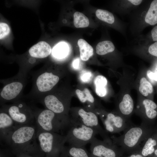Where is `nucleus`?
I'll list each match as a JSON object with an SVG mask.
<instances>
[{
	"mask_svg": "<svg viewBox=\"0 0 157 157\" xmlns=\"http://www.w3.org/2000/svg\"><path fill=\"white\" fill-rule=\"evenodd\" d=\"M97 157H103V156H97Z\"/></svg>",
	"mask_w": 157,
	"mask_h": 157,
	"instance_id": "4c0bfd02",
	"label": "nucleus"
},
{
	"mask_svg": "<svg viewBox=\"0 0 157 157\" xmlns=\"http://www.w3.org/2000/svg\"><path fill=\"white\" fill-rule=\"evenodd\" d=\"M115 47L110 41L106 40L99 42L96 47L97 53L101 55H105L113 51Z\"/></svg>",
	"mask_w": 157,
	"mask_h": 157,
	"instance_id": "412c9836",
	"label": "nucleus"
},
{
	"mask_svg": "<svg viewBox=\"0 0 157 157\" xmlns=\"http://www.w3.org/2000/svg\"><path fill=\"white\" fill-rule=\"evenodd\" d=\"M93 154L104 157H117V146L111 140H101L95 137L90 143Z\"/></svg>",
	"mask_w": 157,
	"mask_h": 157,
	"instance_id": "f8f14e48",
	"label": "nucleus"
},
{
	"mask_svg": "<svg viewBox=\"0 0 157 157\" xmlns=\"http://www.w3.org/2000/svg\"><path fill=\"white\" fill-rule=\"evenodd\" d=\"M76 93L78 98L81 102L84 103L87 101L91 103L94 102V98L88 88H84L83 91L77 89L76 91Z\"/></svg>",
	"mask_w": 157,
	"mask_h": 157,
	"instance_id": "a878e982",
	"label": "nucleus"
},
{
	"mask_svg": "<svg viewBox=\"0 0 157 157\" xmlns=\"http://www.w3.org/2000/svg\"><path fill=\"white\" fill-rule=\"evenodd\" d=\"M118 108L120 115L128 120L129 117L132 113L134 108L133 102L129 94L124 95L122 100L119 104Z\"/></svg>",
	"mask_w": 157,
	"mask_h": 157,
	"instance_id": "f3484780",
	"label": "nucleus"
},
{
	"mask_svg": "<svg viewBox=\"0 0 157 157\" xmlns=\"http://www.w3.org/2000/svg\"><path fill=\"white\" fill-rule=\"evenodd\" d=\"M147 75L150 79L157 81V72H153L148 70L147 72Z\"/></svg>",
	"mask_w": 157,
	"mask_h": 157,
	"instance_id": "7c9ffc66",
	"label": "nucleus"
},
{
	"mask_svg": "<svg viewBox=\"0 0 157 157\" xmlns=\"http://www.w3.org/2000/svg\"><path fill=\"white\" fill-rule=\"evenodd\" d=\"M18 157H34L29 155H22L19 156Z\"/></svg>",
	"mask_w": 157,
	"mask_h": 157,
	"instance_id": "c9c22d12",
	"label": "nucleus"
},
{
	"mask_svg": "<svg viewBox=\"0 0 157 157\" xmlns=\"http://www.w3.org/2000/svg\"><path fill=\"white\" fill-rule=\"evenodd\" d=\"M37 129L32 125H16L5 142L19 156L42 153L36 137Z\"/></svg>",
	"mask_w": 157,
	"mask_h": 157,
	"instance_id": "f257e3e1",
	"label": "nucleus"
},
{
	"mask_svg": "<svg viewBox=\"0 0 157 157\" xmlns=\"http://www.w3.org/2000/svg\"><path fill=\"white\" fill-rule=\"evenodd\" d=\"M95 13L97 17L102 21L109 24H112L114 22L113 15L107 10L98 9L96 11Z\"/></svg>",
	"mask_w": 157,
	"mask_h": 157,
	"instance_id": "b1692460",
	"label": "nucleus"
},
{
	"mask_svg": "<svg viewBox=\"0 0 157 157\" xmlns=\"http://www.w3.org/2000/svg\"><path fill=\"white\" fill-rule=\"evenodd\" d=\"M77 44L79 49L80 57L83 61H87L93 54L92 47L85 40L82 39H79Z\"/></svg>",
	"mask_w": 157,
	"mask_h": 157,
	"instance_id": "a211bd4d",
	"label": "nucleus"
},
{
	"mask_svg": "<svg viewBox=\"0 0 157 157\" xmlns=\"http://www.w3.org/2000/svg\"><path fill=\"white\" fill-rule=\"evenodd\" d=\"M157 148V129L148 136L142 144L141 155L144 157L152 155Z\"/></svg>",
	"mask_w": 157,
	"mask_h": 157,
	"instance_id": "dca6fc26",
	"label": "nucleus"
},
{
	"mask_svg": "<svg viewBox=\"0 0 157 157\" xmlns=\"http://www.w3.org/2000/svg\"><path fill=\"white\" fill-rule=\"evenodd\" d=\"M129 1L132 4L135 5H138L142 2V0H129Z\"/></svg>",
	"mask_w": 157,
	"mask_h": 157,
	"instance_id": "72a5a7b5",
	"label": "nucleus"
},
{
	"mask_svg": "<svg viewBox=\"0 0 157 157\" xmlns=\"http://www.w3.org/2000/svg\"><path fill=\"white\" fill-rule=\"evenodd\" d=\"M69 52L67 44L65 42H60L57 44L53 49V56L58 59H62L67 56Z\"/></svg>",
	"mask_w": 157,
	"mask_h": 157,
	"instance_id": "aec40b11",
	"label": "nucleus"
},
{
	"mask_svg": "<svg viewBox=\"0 0 157 157\" xmlns=\"http://www.w3.org/2000/svg\"><path fill=\"white\" fill-rule=\"evenodd\" d=\"M156 69H157V68H156Z\"/></svg>",
	"mask_w": 157,
	"mask_h": 157,
	"instance_id": "58836bf2",
	"label": "nucleus"
},
{
	"mask_svg": "<svg viewBox=\"0 0 157 157\" xmlns=\"http://www.w3.org/2000/svg\"><path fill=\"white\" fill-rule=\"evenodd\" d=\"M71 124L65 135L66 142L77 147L90 143L98 133L94 129L71 118Z\"/></svg>",
	"mask_w": 157,
	"mask_h": 157,
	"instance_id": "423d86ee",
	"label": "nucleus"
},
{
	"mask_svg": "<svg viewBox=\"0 0 157 157\" xmlns=\"http://www.w3.org/2000/svg\"><path fill=\"white\" fill-rule=\"evenodd\" d=\"M17 125L2 107L0 110V139L5 142L15 126Z\"/></svg>",
	"mask_w": 157,
	"mask_h": 157,
	"instance_id": "4468645a",
	"label": "nucleus"
},
{
	"mask_svg": "<svg viewBox=\"0 0 157 157\" xmlns=\"http://www.w3.org/2000/svg\"><path fill=\"white\" fill-rule=\"evenodd\" d=\"M72 65L73 68L76 69H79L80 66V61L79 58H76L74 59L72 63Z\"/></svg>",
	"mask_w": 157,
	"mask_h": 157,
	"instance_id": "473e14b6",
	"label": "nucleus"
},
{
	"mask_svg": "<svg viewBox=\"0 0 157 157\" xmlns=\"http://www.w3.org/2000/svg\"><path fill=\"white\" fill-rule=\"evenodd\" d=\"M59 80V76L46 69L37 71L33 76L32 87L28 97L37 100L50 92Z\"/></svg>",
	"mask_w": 157,
	"mask_h": 157,
	"instance_id": "20e7f679",
	"label": "nucleus"
},
{
	"mask_svg": "<svg viewBox=\"0 0 157 157\" xmlns=\"http://www.w3.org/2000/svg\"><path fill=\"white\" fill-rule=\"evenodd\" d=\"M101 116V119L106 131L112 133L124 131L131 124L120 115L107 113Z\"/></svg>",
	"mask_w": 157,
	"mask_h": 157,
	"instance_id": "9d476101",
	"label": "nucleus"
},
{
	"mask_svg": "<svg viewBox=\"0 0 157 157\" xmlns=\"http://www.w3.org/2000/svg\"><path fill=\"white\" fill-rule=\"evenodd\" d=\"M63 148L74 157H89L88 154L83 147H77L70 145L68 147H64Z\"/></svg>",
	"mask_w": 157,
	"mask_h": 157,
	"instance_id": "5701e85b",
	"label": "nucleus"
},
{
	"mask_svg": "<svg viewBox=\"0 0 157 157\" xmlns=\"http://www.w3.org/2000/svg\"><path fill=\"white\" fill-rule=\"evenodd\" d=\"M139 91L142 95L145 97L153 92L152 85L145 77H142L140 80Z\"/></svg>",
	"mask_w": 157,
	"mask_h": 157,
	"instance_id": "393cba45",
	"label": "nucleus"
},
{
	"mask_svg": "<svg viewBox=\"0 0 157 157\" xmlns=\"http://www.w3.org/2000/svg\"><path fill=\"white\" fill-rule=\"evenodd\" d=\"M148 51L151 54L157 57V42L149 46Z\"/></svg>",
	"mask_w": 157,
	"mask_h": 157,
	"instance_id": "c756f323",
	"label": "nucleus"
},
{
	"mask_svg": "<svg viewBox=\"0 0 157 157\" xmlns=\"http://www.w3.org/2000/svg\"><path fill=\"white\" fill-rule=\"evenodd\" d=\"M52 51L50 45L45 42L40 41L31 47L29 50V55L32 57L41 59L48 57Z\"/></svg>",
	"mask_w": 157,
	"mask_h": 157,
	"instance_id": "2eb2a0df",
	"label": "nucleus"
},
{
	"mask_svg": "<svg viewBox=\"0 0 157 157\" xmlns=\"http://www.w3.org/2000/svg\"><path fill=\"white\" fill-rule=\"evenodd\" d=\"M71 119L94 129L102 138L103 140H111L108 135V132L100 125L97 116L94 113L86 111L83 109L80 108L78 110L77 114L74 115L73 118Z\"/></svg>",
	"mask_w": 157,
	"mask_h": 157,
	"instance_id": "1a4fd4ad",
	"label": "nucleus"
},
{
	"mask_svg": "<svg viewBox=\"0 0 157 157\" xmlns=\"http://www.w3.org/2000/svg\"><path fill=\"white\" fill-rule=\"evenodd\" d=\"M141 106L142 108L138 106L137 108L142 109L139 113L142 119V122L153 125L157 116V104L151 100L145 99L142 101Z\"/></svg>",
	"mask_w": 157,
	"mask_h": 157,
	"instance_id": "ddd939ff",
	"label": "nucleus"
},
{
	"mask_svg": "<svg viewBox=\"0 0 157 157\" xmlns=\"http://www.w3.org/2000/svg\"><path fill=\"white\" fill-rule=\"evenodd\" d=\"M156 129L153 125L142 122L139 126L131 124L122 135L117 137L112 136L111 139L115 144L123 149L133 150L139 147L140 144Z\"/></svg>",
	"mask_w": 157,
	"mask_h": 157,
	"instance_id": "f03ea898",
	"label": "nucleus"
},
{
	"mask_svg": "<svg viewBox=\"0 0 157 157\" xmlns=\"http://www.w3.org/2000/svg\"><path fill=\"white\" fill-rule=\"evenodd\" d=\"M17 125H31L35 120L33 109L20 99L2 106Z\"/></svg>",
	"mask_w": 157,
	"mask_h": 157,
	"instance_id": "6e6552de",
	"label": "nucleus"
},
{
	"mask_svg": "<svg viewBox=\"0 0 157 157\" xmlns=\"http://www.w3.org/2000/svg\"><path fill=\"white\" fill-rule=\"evenodd\" d=\"M33 111L37 129L58 133L68 129L71 124L69 117L60 115L46 108Z\"/></svg>",
	"mask_w": 157,
	"mask_h": 157,
	"instance_id": "7ed1b4c3",
	"label": "nucleus"
},
{
	"mask_svg": "<svg viewBox=\"0 0 157 157\" xmlns=\"http://www.w3.org/2000/svg\"><path fill=\"white\" fill-rule=\"evenodd\" d=\"M3 86L0 90V103L13 102L19 100L26 84V74L19 72L13 77L1 81Z\"/></svg>",
	"mask_w": 157,
	"mask_h": 157,
	"instance_id": "39448f33",
	"label": "nucleus"
},
{
	"mask_svg": "<svg viewBox=\"0 0 157 157\" xmlns=\"http://www.w3.org/2000/svg\"><path fill=\"white\" fill-rule=\"evenodd\" d=\"M153 154L156 157H157V148L155 149Z\"/></svg>",
	"mask_w": 157,
	"mask_h": 157,
	"instance_id": "e433bc0d",
	"label": "nucleus"
},
{
	"mask_svg": "<svg viewBox=\"0 0 157 157\" xmlns=\"http://www.w3.org/2000/svg\"><path fill=\"white\" fill-rule=\"evenodd\" d=\"M145 21L151 25L157 23V0H154L151 3L150 7L146 14Z\"/></svg>",
	"mask_w": 157,
	"mask_h": 157,
	"instance_id": "6ab92c4d",
	"label": "nucleus"
},
{
	"mask_svg": "<svg viewBox=\"0 0 157 157\" xmlns=\"http://www.w3.org/2000/svg\"><path fill=\"white\" fill-rule=\"evenodd\" d=\"M92 77V74L90 72L85 71L81 74L80 78L83 82L88 83L90 81Z\"/></svg>",
	"mask_w": 157,
	"mask_h": 157,
	"instance_id": "c85d7f7f",
	"label": "nucleus"
},
{
	"mask_svg": "<svg viewBox=\"0 0 157 157\" xmlns=\"http://www.w3.org/2000/svg\"><path fill=\"white\" fill-rule=\"evenodd\" d=\"M127 157H143V156L139 154H132L129 156Z\"/></svg>",
	"mask_w": 157,
	"mask_h": 157,
	"instance_id": "f704fd0d",
	"label": "nucleus"
},
{
	"mask_svg": "<svg viewBox=\"0 0 157 157\" xmlns=\"http://www.w3.org/2000/svg\"><path fill=\"white\" fill-rule=\"evenodd\" d=\"M94 84L95 88H105L107 83L106 78L102 75H98L94 79Z\"/></svg>",
	"mask_w": 157,
	"mask_h": 157,
	"instance_id": "bb28decb",
	"label": "nucleus"
},
{
	"mask_svg": "<svg viewBox=\"0 0 157 157\" xmlns=\"http://www.w3.org/2000/svg\"><path fill=\"white\" fill-rule=\"evenodd\" d=\"M10 32V28L7 24L5 23H0V39L1 40L8 35Z\"/></svg>",
	"mask_w": 157,
	"mask_h": 157,
	"instance_id": "cd10ccee",
	"label": "nucleus"
},
{
	"mask_svg": "<svg viewBox=\"0 0 157 157\" xmlns=\"http://www.w3.org/2000/svg\"><path fill=\"white\" fill-rule=\"evenodd\" d=\"M36 137L40 149L47 157H53L62 150L66 142L65 135L37 129Z\"/></svg>",
	"mask_w": 157,
	"mask_h": 157,
	"instance_id": "0eeeda50",
	"label": "nucleus"
},
{
	"mask_svg": "<svg viewBox=\"0 0 157 157\" xmlns=\"http://www.w3.org/2000/svg\"><path fill=\"white\" fill-rule=\"evenodd\" d=\"M74 24L77 28H83L88 27L89 24L88 18L83 13L75 12L74 14Z\"/></svg>",
	"mask_w": 157,
	"mask_h": 157,
	"instance_id": "4be33fe9",
	"label": "nucleus"
},
{
	"mask_svg": "<svg viewBox=\"0 0 157 157\" xmlns=\"http://www.w3.org/2000/svg\"><path fill=\"white\" fill-rule=\"evenodd\" d=\"M151 34L153 41L157 42V26L152 30Z\"/></svg>",
	"mask_w": 157,
	"mask_h": 157,
	"instance_id": "2f4dec72",
	"label": "nucleus"
},
{
	"mask_svg": "<svg viewBox=\"0 0 157 157\" xmlns=\"http://www.w3.org/2000/svg\"><path fill=\"white\" fill-rule=\"evenodd\" d=\"M37 100L43 105L45 108L60 115L68 117L66 115L67 108L65 101L57 96L48 93Z\"/></svg>",
	"mask_w": 157,
	"mask_h": 157,
	"instance_id": "9b49d317",
	"label": "nucleus"
}]
</instances>
